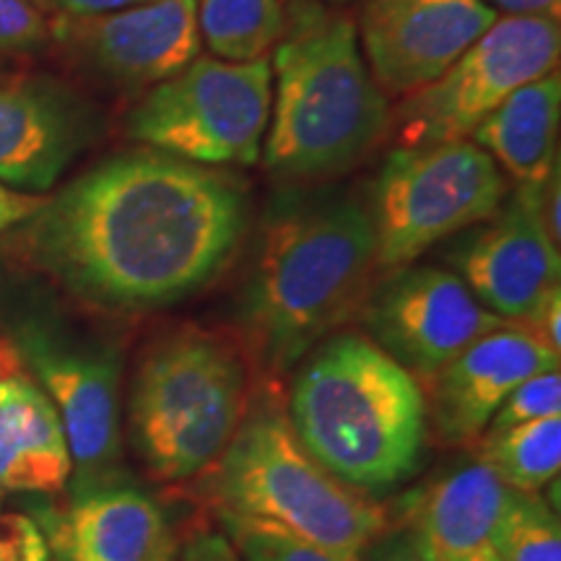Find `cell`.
Instances as JSON below:
<instances>
[{"instance_id":"cell-34","label":"cell","mask_w":561,"mask_h":561,"mask_svg":"<svg viewBox=\"0 0 561 561\" xmlns=\"http://www.w3.org/2000/svg\"><path fill=\"white\" fill-rule=\"evenodd\" d=\"M16 371H24V362H21V351L13 341L0 339V382L5 377L16 375Z\"/></svg>"},{"instance_id":"cell-2","label":"cell","mask_w":561,"mask_h":561,"mask_svg":"<svg viewBox=\"0 0 561 561\" xmlns=\"http://www.w3.org/2000/svg\"><path fill=\"white\" fill-rule=\"evenodd\" d=\"M377 273L369 210L346 193H284L271 203L237 301L242 343L278 377L362 310Z\"/></svg>"},{"instance_id":"cell-18","label":"cell","mask_w":561,"mask_h":561,"mask_svg":"<svg viewBox=\"0 0 561 561\" xmlns=\"http://www.w3.org/2000/svg\"><path fill=\"white\" fill-rule=\"evenodd\" d=\"M512 496L515 491L473 458L411 496L405 528L432 561H462L491 541Z\"/></svg>"},{"instance_id":"cell-12","label":"cell","mask_w":561,"mask_h":561,"mask_svg":"<svg viewBox=\"0 0 561 561\" xmlns=\"http://www.w3.org/2000/svg\"><path fill=\"white\" fill-rule=\"evenodd\" d=\"M21 354L45 385L73 462L79 494L110 486L121 466V362L112 348H73L30 328Z\"/></svg>"},{"instance_id":"cell-23","label":"cell","mask_w":561,"mask_h":561,"mask_svg":"<svg viewBox=\"0 0 561 561\" xmlns=\"http://www.w3.org/2000/svg\"><path fill=\"white\" fill-rule=\"evenodd\" d=\"M489 543L502 561H561L557 512L538 494L515 491Z\"/></svg>"},{"instance_id":"cell-15","label":"cell","mask_w":561,"mask_h":561,"mask_svg":"<svg viewBox=\"0 0 561 561\" xmlns=\"http://www.w3.org/2000/svg\"><path fill=\"white\" fill-rule=\"evenodd\" d=\"M100 133V115L66 83L47 76L0 81V182L50 191Z\"/></svg>"},{"instance_id":"cell-11","label":"cell","mask_w":561,"mask_h":561,"mask_svg":"<svg viewBox=\"0 0 561 561\" xmlns=\"http://www.w3.org/2000/svg\"><path fill=\"white\" fill-rule=\"evenodd\" d=\"M70 62L121 89H153L201 53L198 0H153L102 16H60L50 26Z\"/></svg>"},{"instance_id":"cell-19","label":"cell","mask_w":561,"mask_h":561,"mask_svg":"<svg viewBox=\"0 0 561 561\" xmlns=\"http://www.w3.org/2000/svg\"><path fill=\"white\" fill-rule=\"evenodd\" d=\"M73 473L66 432L26 371L0 382V489L58 494Z\"/></svg>"},{"instance_id":"cell-8","label":"cell","mask_w":561,"mask_h":561,"mask_svg":"<svg viewBox=\"0 0 561 561\" xmlns=\"http://www.w3.org/2000/svg\"><path fill=\"white\" fill-rule=\"evenodd\" d=\"M268 58L227 62L195 58L130 110L128 138L193 164H242L261 159L271 123Z\"/></svg>"},{"instance_id":"cell-16","label":"cell","mask_w":561,"mask_h":561,"mask_svg":"<svg viewBox=\"0 0 561 561\" xmlns=\"http://www.w3.org/2000/svg\"><path fill=\"white\" fill-rule=\"evenodd\" d=\"M458 255L462 284L496 318L520 322L559 289V244L546 234L538 193L517 187Z\"/></svg>"},{"instance_id":"cell-7","label":"cell","mask_w":561,"mask_h":561,"mask_svg":"<svg viewBox=\"0 0 561 561\" xmlns=\"http://www.w3.org/2000/svg\"><path fill=\"white\" fill-rule=\"evenodd\" d=\"M504 195L500 167L466 138L401 146L371 187L377 271L403 268L445 237L491 219Z\"/></svg>"},{"instance_id":"cell-10","label":"cell","mask_w":561,"mask_h":561,"mask_svg":"<svg viewBox=\"0 0 561 561\" xmlns=\"http://www.w3.org/2000/svg\"><path fill=\"white\" fill-rule=\"evenodd\" d=\"M359 312L367 339L416 380L450 364L481 335L507 325L473 297L460 276L432 265L390 271L371 286Z\"/></svg>"},{"instance_id":"cell-4","label":"cell","mask_w":561,"mask_h":561,"mask_svg":"<svg viewBox=\"0 0 561 561\" xmlns=\"http://www.w3.org/2000/svg\"><path fill=\"white\" fill-rule=\"evenodd\" d=\"M276 110L263 159L280 180H325L356 167L390 125L388 96L364 66L356 24L294 3L276 50Z\"/></svg>"},{"instance_id":"cell-3","label":"cell","mask_w":561,"mask_h":561,"mask_svg":"<svg viewBox=\"0 0 561 561\" xmlns=\"http://www.w3.org/2000/svg\"><path fill=\"white\" fill-rule=\"evenodd\" d=\"M286 416L314 460L369 496L409 481L430 442L421 382L359 333L301 359Z\"/></svg>"},{"instance_id":"cell-14","label":"cell","mask_w":561,"mask_h":561,"mask_svg":"<svg viewBox=\"0 0 561 561\" xmlns=\"http://www.w3.org/2000/svg\"><path fill=\"white\" fill-rule=\"evenodd\" d=\"M549 369H559L557 351L515 322L481 335L421 385L430 430L447 447L473 445L504 398Z\"/></svg>"},{"instance_id":"cell-6","label":"cell","mask_w":561,"mask_h":561,"mask_svg":"<svg viewBox=\"0 0 561 561\" xmlns=\"http://www.w3.org/2000/svg\"><path fill=\"white\" fill-rule=\"evenodd\" d=\"M210 489L219 510L278 525L348 559H359L388 528L382 504L314 460L276 409L248 413L210 468Z\"/></svg>"},{"instance_id":"cell-30","label":"cell","mask_w":561,"mask_h":561,"mask_svg":"<svg viewBox=\"0 0 561 561\" xmlns=\"http://www.w3.org/2000/svg\"><path fill=\"white\" fill-rule=\"evenodd\" d=\"M45 201L47 198H42V195L11 191V187H5L3 182H0V231L32 219V216L45 206Z\"/></svg>"},{"instance_id":"cell-21","label":"cell","mask_w":561,"mask_h":561,"mask_svg":"<svg viewBox=\"0 0 561 561\" xmlns=\"http://www.w3.org/2000/svg\"><path fill=\"white\" fill-rule=\"evenodd\" d=\"M473 450L476 460L494 471L512 491L538 494L559 479L561 413L507 430H486L473 442Z\"/></svg>"},{"instance_id":"cell-25","label":"cell","mask_w":561,"mask_h":561,"mask_svg":"<svg viewBox=\"0 0 561 561\" xmlns=\"http://www.w3.org/2000/svg\"><path fill=\"white\" fill-rule=\"evenodd\" d=\"M561 413V375L559 369L541 371L517 385L504 398L500 409L491 416L486 430H507V426L528 424V421L559 416Z\"/></svg>"},{"instance_id":"cell-17","label":"cell","mask_w":561,"mask_h":561,"mask_svg":"<svg viewBox=\"0 0 561 561\" xmlns=\"http://www.w3.org/2000/svg\"><path fill=\"white\" fill-rule=\"evenodd\" d=\"M50 538L62 561H172L164 515L128 486L79 494L55 517Z\"/></svg>"},{"instance_id":"cell-35","label":"cell","mask_w":561,"mask_h":561,"mask_svg":"<svg viewBox=\"0 0 561 561\" xmlns=\"http://www.w3.org/2000/svg\"><path fill=\"white\" fill-rule=\"evenodd\" d=\"M462 561H502V557L494 551V546L486 543V546H481V549H476L471 557H466Z\"/></svg>"},{"instance_id":"cell-13","label":"cell","mask_w":561,"mask_h":561,"mask_svg":"<svg viewBox=\"0 0 561 561\" xmlns=\"http://www.w3.org/2000/svg\"><path fill=\"white\" fill-rule=\"evenodd\" d=\"M496 19L483 0H367L356 34L382 94L405 100L437 81Z\"/></svg>"},{"instance_id":"cell-26","label":"cell","mask_w":561,"mask_h":561,"mask_svg":"<svg viewBox=\"0 0 561 561\" xmlns=\"http://www.w3.org/2000/svg\"><path fill=\"white\" fill-rule=\"evenodd\" d=\"M50 42V24L32 0H0V58L37 53Z\"/></svg>"},{"instance_id":"cell-36","label":"cell","mask_w":561,"mask_h":561,"mask_svg":"<svg viewBox=\"0 0 561 561\" xmlns=\"http://www.w3.org/2000/svg\"><path fill=\"white\" fill-rule=\"evenodd\" d=\"M34 5H37L39 11H47V9H53V0H32Z\"/></svg>"},{"instance_id":"cell-32","label":"cell","mask_w":561,"mask_h":561,"mask_svg":"<svg viewBox=\"0 0 561 561\" xmlns=\"http://www.w3.org/2000/svg\"><path fill=\"white\" fill-rule=\"evenodd\" d=\"M153 3V0H53L60 16H102V13H115L125 9H136V5Z\"/></svg>"},{"instance_id":"cell-22","label":"cell","mask_w":561,"mask_h":561,"mask_svg":"<svg viewBox=\"0 0 561 561\" xmlns=\"http://www.w3.org/2000/svg\"><path fill=\"white\" fill-rule=\"evenodd\" d=\"M280 0H201L198 32L208 50L227 62L265 58L284 34Z\"/></svg>"},{"instance_id":"cell-29","label":"cell","mask_w":561,"mask_h":561,"mask_svg":"<svg viewBox=\"0 0 561 561\" xmlns=\"http://www.w3.org/2000/svg\"><path fill=\"white\" fill-rule=\"evenodd\" d=\"M561 291L553 289L549 297H546L541 305L533 310L528 318L515 322V325H520L523 331H528L533 339H538L541 343H546L551 351L561 348Z\"/></svg>"},{"instance_id":"cell-1","label":"cell","mask_w":561,"mask_h":561,"mask_svg":"<svg viewBox=\"0 0 561 561\" xmlns=\"http://www.w3.org/2000/svg\"><path fill=\"white\" fill-rule=\"evenodd\" d=\"M26 229L39 268L110 310H159L227 268L250 224L234 174L164 151L110 157L47 198Z\"/></svg>"},{"instance_id":"cell-9","label":"cell","mask_w":561,"mask_h":561,"mask_svg":"<svg viewBox=\"0 0 561 561\" xmlns=\"http://www.w3.org/2000/svg\"><path fill=\"white\" fill-rule=\"evenodd\" d=\"M559 53L557 19H496L437 81L405 96L398 110V138L403 146L468 138L510 94L553 73Z\"/></svg>"},{"instance_id":"cell-33","label":"cell","mask_w":561,"mask_h":561,"mask_svg":"<svg viewBox=\"0 0 561 561\" xmlns=\"http://www.w3.org/2000/svg\"><path fill=\"white\" fill-rule=\"evenodd\" d=\"M491 3L507 11V16H543L559 21L561 11V0H491Z\"/></svg>"},{"instance_id":"cell-24","label":"cell","mask_w":561,"mask_h":561,"mask_svg":"<svg viewBox=\"0 0 561 561\" xmlns=\"http://www.w3.org/2000/svg\"><path fill=\"white\" fill-rule=\"evenodd\" d=\"M219 520L224 525V536L229 538L242 561H359L320 549L278 525L237 515V512L219 510Z\"/></svg>"},{"instance_id":"cell-20","label":"cell","mask_w":561,"mask_h":561,"mask_svg":"<svg viewBox=\"0 0 561 561\" xmlns=\"http://www.w3.org/2000/svg\"><path fill=\"white\" fill-rule=\"evenodd\" d=\"M561 117L559 73L525 83L476 128L473 144L502 164L517 187L541 193L559 164L557 140Z\"/></svg>"},{"instance_id":"cell-27","label":"cell","mask_w":561,"mask_h":561,"mask_svg":"<svg viewBox=\"0 0 561 561\" xmlns=\"http://www.w3.org/2000/svg\"><path fill=\"white\" fill-rule=\"evenodd\" d=\"M0 561H50L37 523L24 515L0 517Z\"/></svg>"},{"instance_id":"cell-28","label":"cell","mask_w":561,"mask_h":561,"mask_svg":"<svg viewBox=\"0 0 561 561\" xmlns=\"http://www.w3.org/2000/svg\"><path fill=\"white\" fill-rule=\"evenodd\" d=\"M359 561H432L424 546L413 533L405 528L396 533L377 536L367 549L362 551Z\"/></svg>"},{"instance_id":"cell-31","label":"cell","mask_w":561,"mask_h":561,"mask_svg":"<svg viewBox=\"0 0 561 561\" xmlns=\"http://www.w3.org/2000/svg\"><path fill=\"white\" fill-rule=\"evenodd\" d=\"M180 561H242L227 536L219 533H198L180 553Z\"/></svg>"},{"instance_id":"cell-5","label":"cell","mask_w":561,"mask_h":561,"mask_svg":"<svg viewBox=\"0 0 561 561\" xmlns=\"http://www.w3.org/2000/svg\"><path fill=\"white\" fill-rule=\"evenodd\" d=\"M250 413V369L234 341L203 328L159 339L130 388V442L153 481L208 473Z\"/></svg>"}]
</instances>
